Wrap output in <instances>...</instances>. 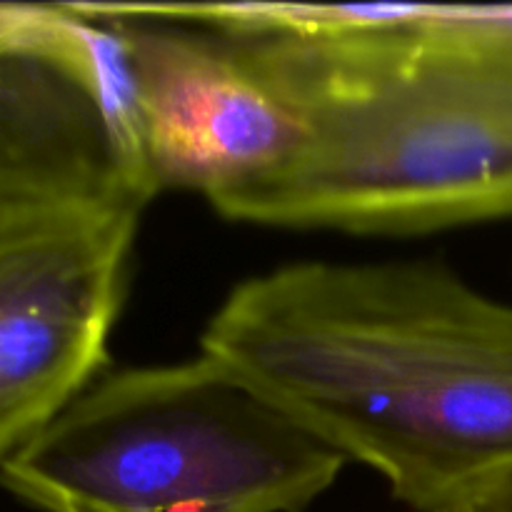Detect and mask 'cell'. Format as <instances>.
Instances as JSON below:
<instances>
[{
  "label": "cell",
  "mask_w": 512,
  "mask_h": 512,
  "mask_svg": "<svg viewBox=\"0 0 512 512\" xmlns=\"http://www.w3.org/2000/svg\"><path fill=\"white\" fill-rule=\"evenodd\" d=\"M45 5H15V3H0V35L13 33V30L25 28L33 20L43 15Z\"/></svg>",
  "instance_id": "ba28073f"
},
{
  "label": "cell",
  "mask_w": 512,
  "mask_h": 512,
  "mask_svg": "<svg viewBox=\"0 0 512 512\" xmlns=\"http://www.w3.org/2000/svg\"><path fill=\"white\" fill-rule=\"evenodd\" d=\"M143 210H68L0 233V465L105 375Z\"/></svg>",
  "instance_id": "277c9868"
},
{
  "label": "cell",
  "mask_w": 512,
  "mask_h": 512,
  "mask_svg": "<svg viewBox=\"0 0 512 512\" xmlns=\"http://www.w3.org/2000/svg\"><path fill=\"white\" fill-rule=\"evenodd\" d=\"M305 125L235 223L408 235L512 218V55L410 30L233 35Z\"/></svg>",
  "instance_id": "7a4b0ae2"
},
{
  "label": "cell",
  "mask_w": 512,
  "mask_h": 512,
  "mask_svg": "<svg viewBox=\"0 0 512 512\" xmlns=\"http://www.w3.org/2000/svg\"><path fill=\"white\" fill-rule=\"evenodd\" d=\"M200 353L418 512L455 510L512 468V305L435 260L255 275Z\"/></svg>",
  "instance_id": "6da1fadb"
},
{
  "label": "cell",
  "mask_w": 512,
  "mask_h": 512,
  "mask_svg": "<svg viewBox=\"0 0 512 512\" xmlns=\"http://www.w3.org/2000/svg\"><path fill=\"white\" fill-rule=\"evenodd\" d=\"M348 460L218 360L100 375L0 465L40 512H308Z\"/></svg>",
  "instance_id": "3957f363"
},
{
  "label": "cell",
  "mask_w": 512,
  "mask_h": 512,
  "mask_svg": "<svg viewBox=\"0 0 512 512\" xmlns=\"http://www.w3.org/2000/svg\"><path fill=\"white\" fill-rule=\"evenodd\" d=\"M450 512H512V468L480 485Z\"/></svg>",
  "instance_id": "52a82bcc"
},
{
  "label": "cell",
  "mask_w": 512,
  "mask_h": 512,
  "mask_svg": "<svg viewBox=\"0 0 512 512\" xmlns=\"http://www.w3.org/2000/svg\"><path fill=\"white\" fill-rule=\"evenodd\" d=\"M118 30L128 58L145 173L158 190L205 200L288 163L305 125L233 35L70 3Z\"/></svg>",
  "instance_id": "8992f818"
},
{
  "label": "cell",
  "mask_w": 512,
  "mask_h": 512,
  "mask_svg": "<svg viewBox=\"0 0 512 512\" xmlns=\"http://www.w3.org/2000/svg\"><path fill=\"white\" fill-rule=\"evenodd\" d=\"M113 48L70 5L0 35V233L158 195L113 108Z\"/></svg>",
  "instance_id": "5b68a950"
}]
</instances>
